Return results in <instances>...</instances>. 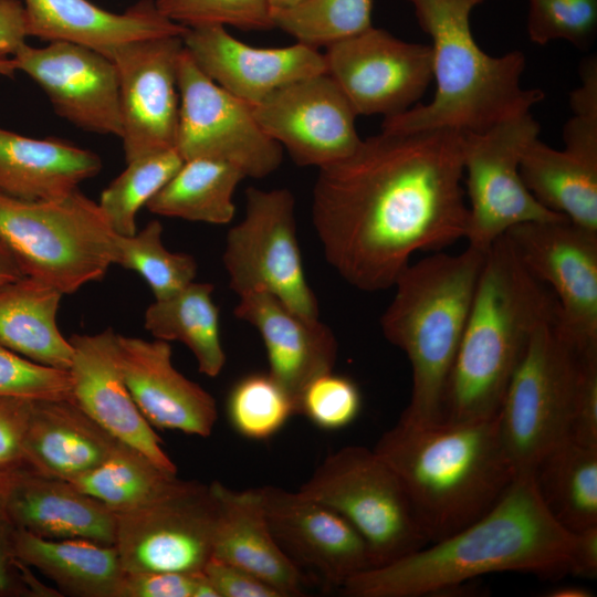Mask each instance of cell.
Segmentation results:
<instances>
[{"instance_id": "obj_1", "label": "cell", "mask_w": 597, "mask_h": 597, "mask_svg": "<svg viewBox=\"0 0 597 597\" xmlns=\"http://www.w3.org/2000/svg\"><path fill=\"white\" fill-rule=\"evenodd\" d=\"M462 133L383 132L318 169L312 221L327 263L364 292L392 287L417 251L464 239Z\"/></svg>"}, {"instance_id": "obj_2", "label": "cell", "mask_w": 597, "mask_h": 597, "mask_svg": "<svg viewBox=\"0 0 597 597\" xmlns=\"http://www.w3.org/2000/svg\"><path fill=\"white\" fill-rule=\"evenodd\" d=\"M574 536L544 505L533 472L519 473L475 521L352 576L339 591L348 597H420L440 595L492 573L558 578L568 575Z\"/></svg>"}, {"instance_id": "obj_3", "label": "cell", "mask_w": 597, "mask_h": 597, "mask_svg": "<svg viewBox=\"0 0 597 597\" xmlns=\"http://www.w3.org/2000/svg\"><path fill=\"white\" fill-rule=\"evenodd\" d=\"M374 450L401 481L429 544L483 515L517 475L498 415L429 425L398 419Z\"/></svg>"}, {"instance_id": "obj_4", "label": "cell", "mask_w": 597, "mask_h": 597, "mask_svg": "<svg viewBox=\"0 0 597 597\" xmlns=\"http://www.w3.org/2000/svg\"><path fill=\"white\" fill-rule=\"evenodd\" d=\"M554 294L505 235L486 251L448 380L441 421L495 417L535 328L558 312Z\"/></svg>"}, {"instance_id": "obj_5", "label": "cell", "mask_w": 597, "mask_h": 597, "mask_svg": "<svg viewBox=\"0 0 597 597\" xmlns=\"http://www.w3.org/2000/svg\"><path fill=\"white\" fill-rule=\"evenodd\" d=\"M432 40L436 93L428 104L385 117L383 132L455 129L479 133L531 112L544 98L538 88L522 87L525 56L512 51L485 53L470 27L472 10L485 0H407Z\"/></svg>"}, {"instance_id": "obj_6", "label": "cell", "mask_w": 597, "mask_h": 597, "mask_svg": "<svg viewBox=\"0 0 597 597\" xmlns=\"http://www.w3.org/2000/svg\"><path fill=\"white\" fill-rule=\"evenodd\" d=\"M485 253L470 245L457 254L436 253L410 263L397 277L380 327L411 366L410 400L399 419L415 425L441 421Z\"/></svg>"}, {"instance_id": "obj_7", "label": "cell", "mask_w": 597, "mask_h": 597, "mask_svg": "<svg viewBox=\"0 0 597 597\" xmlns=\"http://www.w3.org/2000/svg\"><path fill=\"white\" fill-rule=\"evenodd\" d=\"M117 233L78 188L50 200L0 192V240L21 272L63 294L102 280L115 264Z\"/></svg>"}, {"instance_id": "obj_8", "label": "cell", "mask_w": 597, "mask_h": 597, "mask_svg": "<svg viewBox=\"0 0 597 597\" xmlns=\"http://www.w3.org/2000/svg\"><path fill=\"white\" fill-rule=\"evenodd\" d=\"M586 354L566 334L559 310L535 328L498 412L500 437L517 474L533 472L568 437Z\"/></svg>"}, {"instance_id": "obj_9", "label": "cell", "mask_w": 597, "mask_h": 597, "mask_svg": "<svg viewBox=\"0 0 597 597\" xmlns=\"http://www.w3.org/2000/svg\"><path fill=\"white\" fill-rule=\"evenodd\" d=\"M297 491L334 510L360 534L373 567L429 544L401 481L374 449L348 446L329 453Z\"/></svg>"}, {"instance_id": "obj_10", "label": "cell", "mask_w": 597, "mask_h": 597, "mask_svg": "<svg viewBox=\"0 0 597 597\" xmlns=\"http://www.w3.org/2000/svg\"><path fill=\"white\" fill-rule=\"evenodd\" d=\"M222 261L239 296L266 292L297 314L318 318L296 237L295 198L289 189H247L244 217L228 231Z\"/></svg>"}, {"instance_id": "obj_11", "label": "cell", "mask_w": 597, "mask_h": 597, "mask_svg": "<svg viewBox=\"0 0 597 597\" xmlns=\"http://www.w3.org/2000/svg\"><path fill=\"white\" fill-rule=\"evenodd\" d=\"M540 130V124L528 112L484 132H461L469 198L464 238L468 245L486 252L515 226L566 219L540 203L520 172L523 151Z\"/></svg>"}, {"instance_id": "obj_12", "label": "cell", "mask_w": 597, "mask_h": 597, "mask_svg": "<svg viewBox=\"0 0 597 597\" xmlns=\"http://www.w3.org/2000/svg\"><path fill=\"white\" fill-rule=\"evenodd\" d=\"M177 81L179 119L175 148L184 161H224L251 178H264L281 166L283 148L258 124L252 106L209 78L185 48L178 61Z\"/></svg>"}, {"instance_id": "obj_13", "label": "cell", "mask_w": 597, "mask_h": 597, "mask_svg": "<svg viewBox=\"0 0 597 597\" xmlns=\"http://www.w3.org/2000/svg\"><path fill=\"white\" fill-rule=\"evenodd\" d=\"M216 513L210 484L182 480L159 498L117 513L114 546L124 572L201 573L212 556Z\"/></svg>"}, {"instance_id": "obj_14", "label": "cell", "mask_w": 597, "mask_h": 597, "mask_svg": "<svg viewBox=\"0 0 597 597\" xmlns=\"http://www.w3.org/2000/svg\"><path fill=\"white\" fill-rule=\"evenodd\" d=\"M504 235L524 268L554 294L576 348L597 352V232L563 219L525 222Z\"/></svg>"}, {"instance_id": "obj_15", "label": "cell", "mask_w": 597, "mask_h": 597, "mask_svg": "<svg viewBox=\"0 0 597 597\" xmlns=\"http://www.w3.org/2000/svg\"><path fill=\"white\" fill-rule=\"evenodd\" d=\"M327 73L357 115L395 116L422 97L432 75L431 46L374 28L326 48Z\"/></svg>"}, {"instance_id": "obj_16", "label": "cell", "mask_w": 597, "mask_h": 597, "mask_svg": "<svg viewBox=\"0 0 597 597\" xmlns=\"http://www.w3.org/2000/svg\"><path fill=\"white\" fill-rule=\"evenodd\" d=\"M252 113L298 166L326 167L352 155L362 143L358 115L327 72L275 90L252 106Z\"/></svg>"}, {"instance_id": "obj_17", "label": "cell", "mask_w": 597, "mask_h": 597, "mask_svg": "<svg viewBox=\"0 0 597 597\" xmlns=\"http://www.w3.org/2000/svg\"><path fill=\"white\" fill-rule=\"evenodd\" d=\"M182 35L130 41L107 55L119 85L123 147L126 163L175 148L179 119L178 61Z\"/></svg>"}, {"instance_id": "obj_18", "label": "cell", "mask_w": 597, "mask_h": 597, "mask_svg": "<svg viewBox=\"0 0 597 597\" xmlns=\"http://www.w3.org/2000/svg\"><path fill=\"white\" fill-rule=\"evenodd\" d=\"M271 532L287 558L327 589L373 567L360 534L338 513L298 491L261 486Z\"/></svg>"}, {"instance_id": "obj_19", "label": "cell", "mask_w": 597, "mask_h": 597, "mask_svg": "<svg viewBox=\"0 0 597 597\" xmlns=\"http://www.w3.org/2000/svg\"><path fill=\"white\" fill-rule=\"evenodd\" d=\"M17 71L28 74L46 94L55 112L73 125L121 137L119 85L115 63L92 48L50 42L23 44L13 55Z\"/></svg>"}, {"instance_id": "obj_20", "label": "cell", "mask_w": 597, "mask_h": 597, "mask_svg": "<svg viewBox=\"0 0 597 597\" xmlns=\"http://www.w3.org/2000/svg\"><path fill=\"white\" fill-rule=\"evenodd\" d=\"M112 327L97 334H73L69 368L72 400L95 422L151 460L177 474V467L161 447V439L136 406L124 380Z\"/></svg>"}, {"instance_id": "obj_21", "label": "cell", "mask_w": 597, "mask_h": 597, "mask_svg": "<svg viewBox=\"0 0 597 597\" xmlns=\"http://www.w3.org/2000/svg\"><path fill=\"white\" fill-rule=\"evenodd\" d=\"M182 42L209 78L251 106L284 85L327 72L318 49L297 42L284 48H255L239 41L222 25L187 28Z\"/></svg>"}, {"instance_id": "obj_22", "label": "cell", "mask_w": 597, "mask_h": 597, "mask_svg": "<svg viewBox=\"0 0 597 597\" xmlns=\"http://www.w3.org/2000/svg\"><path fill=\"white\" fill-rule=\"evenodd\" d=\"M117 357L127 388L150 426L209 437L218 418L214 398L171 362V346L116 335Z\"/></svg>"}, {"instance_id": "obj_23", "label": "cell", "mask_w": 597, "mask_h": 597, "mask_svg": "<svg viewBox=\"0 0 597 597\" xmlns=\"http://www.w3.org/2000/svg\"><path fill=\"white\" fill-rule=\"evenodd\" d=\"M0 500L18 530L50 540L114 545L116 514L69 481L20 464L0 471Z\"/></svg>"}, {"instance_id": "obj_24", "label": "cell", "mask_w": 597, "mask_h": 597, "mask_svg": "<svg viewBox=\"0 0 597 597\" xmlns=\"http://www.w3.org/2000/svg\"><path fill=\"white\" fill-rule=\"evenodd\" d=\"M234 316L259 332L268 374L290 395L297 415L305 386L334 369L338 346L333 331L320 318L304 317L266 292L240 295Z\"/></svg>"}, {"instance_id": "obj_25", "label": "cell", "mask_w": 597, "mask_h": 597, "mask_svg": "<svg viewBox=\"0 0 597 597\" xmlns=\"http://www.w3.org/2000/svg\"><path fill=\"white\" fill-rule=\"evenodd\" d=\"M210 486L217 503L212 556L248 570L283 597L302 596L306 577L275 541L261 489L233 490L219 481Z\"/></svg>"}, {"instance_id": "obj_26", "label": "cell", "mask_w": 597, "mask_h": 597, "mask_svg": "<svg viewBox=\"0 0 597 597\" xmlns=\"http://www.w3.org/2000/svg\"><path fill=\"white\" fill-rule=\"evenodd\" d=\"M29 36L64 41L106 56L116 46L146 38L182 35L187 28L163 15L154 0H140L123 13L88 0H23Z\"/></svg>"}, {"instance_id": "obj_27", "label": "cell", "mask_w": 597, "mask_h": 597, "mask_svg": "<svg viewBox=\"0 0 597 597\" xmlns=\"http://www.w3.org/2000/svg\"><path fill=\"white\" fill-rule=\"evenodd\" d=\"M117 441L71 399L34 400L23 464L70 482L102 463Z\"/></svg>"}, {"instance_id": "obj_28", "label": "cell", "mask_w": 597, "mask_h": 597, "mask_svg": "<svg viewBox=\"0 0 597 597\" xmlns=\"http://www.w3.org/2000/svg\"><path fill=\"white\" fill-rule=\"evenodd\" d=\"M101 158L60 138L0 128V192L29 201L63 197L98 174Z\"/></svg>"}, {"instance_id": "obj_29", "label": "cell", "mask_w": 597, "mask_h": 597, "mask_svg": "<svg viewBox=\"0 0 597 597\" xmlns=\"http://www.w3.org/2000/svg\"><path fill=\"white\" fill-rule=\"evenodd\" d=\"M520 172L545 208L597 232V151L567 146L558 150L537 137L524 149Z\"/></svg>"}, {"instance_id": "obj_30", "label": "cell", "mask_w": 597, "mask_h": 597, "mask_svg": "<svg viewBox=\"0 0 597 597\" xmlns=\"http://www.w3.org/2000/svg\"><path fill=\"white\" fill-rule=\"evenodd\" d=\"M63 293L31 276L0 286V344L40 365L69 370L73 347L56 323Z\"/></svg>"}, {"instance_id": "obj_31", "label": "cell", "mask_w": 597, "mask_h": 597, "mask_svg": "<svg viewBox=\"0 0 597 597\" xmlns=\"http://www.w3.org/2000/svg\"><path fill=\"white\" fill-rule=\"evenodd\" d=\"M15 555L76 597H117L125 575L114 545L83 538L50 540L18 530Z\"/></svg>"}, {"instance_id": "obj_32", "label": "cell", "mask_w": 597, "mask_h": 597, "mask_svg": "<svg viewBox=\"0 0 597 597\" xmlns=\"http://www.w3.org/2000/svg\"><path fill=\"white\" fill-rule=\"evenodd\" d=\"M551 515L575 533L597 525V447L565 438L533 470Z\"/></svg>"}, {"instance_id": "obj_33", "label": "cell", "mask_w": 597, "mask_h": 597, "mask_svg": "<svg viewBox=\"0 0 597 597\" xmlns=\"http://www.w3.org/2000/svg\"><path fill=\"white\" fill-rule=\"evenodd\" d=\"M212 293V284L191 282L172 296L155 300L144 316L145 328L156 339L185 344L199 371L209 377L218 376L226 364L220 313Z\"/></svg>"}, {"instance_id": "obj_34", "label": "cell", "mask_w": 597, "mask_h": 597, "mask_svg": "<svg viewBox=\"0 0 597 597\" xmlns=\"http://www.w3.org/2000/svg\"><path fill=\"white\" fill-rule=\"evenodd\" d=\"M244 178L240 169L224 161L187 160L146 207L158 216L227 224L234 217V190Z\"/></svg>"}, {"instance_id": "obj_35", "label": "cell", "mask_w": 597, "mask_h": 597, "mask_svg": "<svg viewBox=\"0 0 597 597\" xmlns=\"http://www.w3.org/2000/svg\"><path fill=\"white\" fill-rule=\"evenodd\" d=\"M180 480L137 449L117 441L106 459L70 481L115 514L144 505L170 491Z\"/></svg>"}, {"instance_id": "obj_36", "label": "cell", "mask_w": 597, "mask_h": 597, "mask_svg": "<svg viewBox=\"0 0 597 597\" xmlns=\"http://www.w3.org/2000/svg\"><path fill=\"white\" fill-rule=\"evenodd\" d=\"M182 164L176 148L154 151L127 161V167L102 191L97 202L115 233L129 237L137 232L138 211Z\"/></svg>"}, {"instance_id": "obj_37", "label": "cell", "mask_w": 597, "mask_h": 597, "mask_svg": "<svg viewBox=\"0 0 597 597\" xmlns=\"http://www.w3.org/2000/svg\"><path fill=\"white\" fill-rule=\"evenodd\" d=\"M373 0H302L272 9L274 28L315 49L358 34L371 24Z\"/></svg>"}, {"instance_id": "obj_38", "label": "cell", "mask_w": 597, "mask_h": 597, "mask_svg": "<svg viewBox=\"0 0 597 597\" xmlns=\"http://www.w3.org/2000/svg\"><path fill=\"white\" fill-rule=\"evenodd\" d=\"M161 235V223L151 220L135 234H117L116 238L115 264L137 272L149 285L155 300L175 295L197 275L195 258L167 250Z\"/></svg>"}, {"instance_id": "obj_39", "label": "cell", "mask_w": 597, "mask_h": 597, "mask_svg": "<svg viewBox=\"0 0 597 597\" xmlns=\"http://www.w3.org/2000/svg\"><path fill=\"white\" fill-rule=\"evenodd\" d=\"M227 415L239 434L264 440L296 415V408L290 395L268 373L250 374L230 389Z\"/></svg>"}, {"instance_id": "obj_40", "label": "cell", "mask_w": 597, "mask_h": 597, "mask_svg": "<svg viewBox=\"0 0 597 597\" xmlns=\"http://www.w3.org/2000/svg\"><path fill=\"white\" fill-rule=\"evenodd\" d=\"M157 10L185 28L233 27L244 31L274 29L270 0H154Z\"/></svg>"}, {"instance_id": "obj_41", "label": "cell", "mask_w": 597, "mask_h": 597, "mask_svg": "<svg viewBox=\"0 0 597 597\" xmlns=\"http://www.w3.org/2000/svg\"><path fill=\"white\" fill-rule=\"evenodd\" d=\"M527 33L538 45L564 40L586 50L597 34V0H528Z\"/></svg>"}, {"instance_id": "obj_42", "label": "cell", "mask_w": 597, "mask_h": 597, "mask_svg": "<svg viewBox=\"0 0 597 597\" xmlns=\"http://www.w3.org/2000/svg\"><path fill=\"white\" fill-rule=\"evenodd\" d=\"M362 408V395L349 378L333 371L312 379L303 389L297 413L304 415L315 426L338 430L350 425Z\"/></svg>"}, {"instance_id": "obj_43", "label": "cell", "mask_w": 597, "mask_h": 597, "mask_svg": "<svg viewBox=\"0 0 597 597\" xmlns=\"http://www.w3.org/2000/svg\"><path fill=\"white\" fill-rule=\"evenodd\" d=\"M0 396L72 400L70 373L31 362L0 344Z\"/></svg>"}, {"instance_id": "obj_44", "label": "cell", "mask_w": 597, "mask_h": 597, "mask_svg": "<svg viewBox=\"0 0 597 597\" xmlns=\"http://www.w3.org/2000/svg\"><path fill=\"white\" fill-rule=\"evenodd\" d=\"M17 527L0 500V597L43 596L46 587L15 555Z\"/></svg>"}, {"instance_id": "obj_45", "label": "cell", "mask_w": 597, "mask_h": 597, "mask_svg": "<svg viewBox=\"0 0 597 597\" xmlns=\"http://www.w3.org/2000/svg\"><path fill=\"white\" fill-rule=\"evenodd\" d=\"M568 438L597 447V352L583 357Z\"/></svg>"}, {"instance_id": "obj_46", "label": "cell", "mask_w": 597, "mask_h": 597, "mask_svg": "<svg viewBox=\"0 0 597 597\" xmlns=\"http://www.w3.org/2000/svg\"><path fill=\"white\" fill-rule=\"evenodd\" d=\"M33 399L0 396V471L23 464V441Z\"/></svg>"}, {"instance_id": "obj_47", "label": "cell", "mask_w": 597, "mask_h": 597, "mask_svg": "<svg viewBox=\"0 0 597 597\" xmlns=\"http://www.w3.org/2000/svg\"><path fill=\"white\" fill-rule=\"evenodd\" d=\"M199 575L177 572L125 573L117 597H193Z\"/></svg>"}, {"instance_id": "obj_48", "label": "cell", "mask_w": 597, "mask_h": 597, "mask_svg": "<svg viewBox=\"0 0 597 597\" xmlns=\"http://www.w3.org/2000/svg\"><path fill=\"white\" fill-rule=\"evenodd\" d=\"M202 574L218 597H283L266 582L248 570L211 556Z\"/></svg>"}, {"instance_id": "obj_49", "label": "cell", "mask_w": 597, "mask_h": 597, "mask_svg": "<svg viewBox=\"0 0 597 597\" xmlns=\"http://www.w3.org/2000/svg\"><path fill=\"white\" fill-rule=\"evenodd\" d=\"M28 35L27 14L20 0H0V53L12 56Z\"/></svg>"}, {"instance_id": "obj_50", "label": "cell", "mask_w": 597, "mask_h": 597, "mask_svg": "<svg viewBox=\"0 0 597 597\" xmlns=\"http://www.w3.org/2000/svg\"><path fill=\"white\" fill-rule=\"evenodd\" d=\"M568 574L593 579L597 576V525L574 533Z\"/></svg>"}, {"instance_id": "obj_51", "label": "cell", "mask_w": 597, "mask_h": 597, "mask_svg": "<svg viewBox=\"0 0 597 597\" xmlns=\"http://www.w3.org/2000/svg\"><path fill=\"white\" fill-rule=\"evenodd\" d=\"M22 276L23 274L12 253L0 240V286Z\"/></svg>"}, {"instance_id": "obj_52", "label": "cell", "mask_w": 597, "mask_h": 597, "mask_svg": "<svg viewBox=\"0 0 597 597\" xmlns=\"http://www.w3.org/2000/svg\"><path fill=\"white\" fill-rule=\"evenodd\" d=\"M547 597H591L593 593L586 587L561 586L547 591Z\"/></svg>"}, {"instance_id": "obj_53", "label": "cell", "mask_w": 597, "mask_h": 597, "mask_svg": "<svg viewBox=\"0 0 597 597\" xmlns=\"http://www.w3.org/2000/svg\"><path fill=\"white\" fill-rule=\"evenodd\" d=\"M300 1H302V0H270L272 9L273 8L291 7L293 4H296Z\"/></svg>"}]
</instances>
